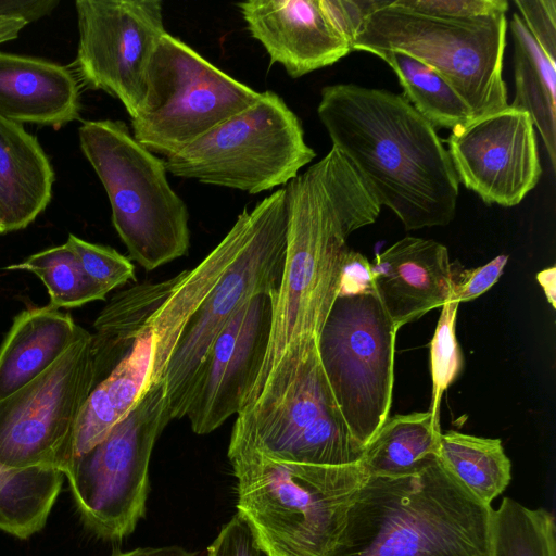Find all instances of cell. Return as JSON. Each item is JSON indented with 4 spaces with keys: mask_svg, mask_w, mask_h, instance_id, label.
I'll return each mask as SVG.
<instances>
[{
    "mask_svg": "<svg viewBox=\"0 0 556 556\" xmlns=\"http://www.w3.org/2000/svg\"><path fill=\"white\" fill-rule=\"evenodd\" d=\"M98 383L92 336L83 330L46 371L0 402V465L64 473L78 419Z\"/></svg>",
    "mask_w": 556,
    "mask_h": 556,
    "instance_id": "obj_12",
    "label": "cell"
},
{
    "mask_svg": "<svg viewBox=\"0 0 556 556\" xmlns=\"http://www.w3.org/2000/svg\"><path fill=\"white\" fill-rule=\"evenodd\" d=\"M493 508L440 463L367 477L325 556H491Z\"/></svg>",
    "mask_w": 556,
    "mask_h": 556,
    "instance_id": "obj_3",
    "label": "cell"
},
{
    "mask_svg": "<svg viewBox=\"0 0 556 556\" xmlns=\"http://www.w3.org/2000/svg\"><path fill=\"white\" fill-rule=\"evenodd\" d=\"M505 14L451 20L378 0L354 38L353 51L406 54L437 72L467 103L475 118L506 109L503 78Z\"/></svg>",
    "mask_w": 556,
    "mask_h": 556,
    "instance_id": "obj_5",
    "label": "cell"
},
{
    "mask_svg": "<svg viewBox=\"0 0 556 556\" xmlns=\"http://www.w3.org/2000/svg\"><path fill=\"white\" fill-rule=\"evenodd\" d=\"M7 270H27L35 274L48 289L54 308L77 307L104 300L106 292L84 271L74 252L64 243L30 255Z\"/></svg>",
    "mask_w": 556,
    "mask_h": 556,
    "instance_id": "obj_29",
    "label": "cell"
},
{
    "mask_svg": "<svg viewBox=\"0 0 556 556\" xmlns=\"http://www.w3.org/2000/svg\"><path fill=\"white\" fill-rule=\"evenodd\" d=\"M83 330L51 305L21 312L0 346V402L52 366Z\"/></svg>",
    "mask_w": 556,
    "mask_h": 556,
    "instance_id": "obj_21",
    "label": "cell"
},
{
    "mask_svg": "<svg viewBox=\"0 0 556 556\" xmlns=\"http://www.w3.org/2000/svg\"><path fill=\"white\" fill-rule=\"evenodd\" d=\"M230 464L237 514L269 556H325L367 478L359 464L316 466L261 457Z\"/></svg>",
    "mask_w": 556,
    "mask_h": 556,
    "instance_id": "obj_4",
    "label": "cell"
},
{
    "mask_svg": "<svg viewBox=\"0 0 556 556\" xmlns=\"http://www.w3.org/2000/svg\"><path fill=\"white\" fill-rule=\"evenodd\" d=\"M76 72L85 86L118 99L130 118L146 97L147 73L164 27L160 0H77Z\"/></svg>",
    "mask_w": 556,
    "mask_h": 556,
    "instance_id": "obj_13",
    "label": "cell"
},
{
    "mask_svg": "<svg viewBox=\"0 0 556 556\" xmlns=\"http://www.w3.org/2000/svg\"><path fill=\"white\" fill-rule=\"evenodd\" d=\"M172 421L165 379L152 383L130 413L64 471L86 527L117 542L146 515L149 464L157 438Z\"/></svg>",
    "mask_w": 556,
    "mask_h": 556,
    "instance_id": "obj_8",
    "label": "cell"
},
{
    "mask_svg": "<svg viewBox=\"0 0 556 556\" xmlns=\"http://www.w3.org/2000/svg\"><path fill=\"white\" fill-rule=\"evenodd\" d=\"M508 255L501 254L489 263L456 271L452 265V301L468 302L488 291L501 277Z\"/></svg>",
    "mask_w": 556,
    "mask_h": 556,
    "instance_id": "obj_35",
    "label": "cell"
},
{
    "mask_svg": "<svg viewBox=\"0 0 556 556\" xmlns=\"http://www.w3.org/2000/svg\"><path fill=\"white\" fill-rule=\"evenodd\" d=\"M155 334L150 321L90 393L77 422L74 456L102 441L153 383Z\"/></svg>",
    "mask_w": 556,
    "mask_h": 556,
    "instance_id": "obj_20",
    "label": "cell"
},
{
    "mask_svg": "<svg viewBox=\"0 0 556 556\" xmlns=\"http://www.w3.org/2000/svg\"><path fill=\"white\" fill-rule=\"evenodd\" d=\"M378 56L396 74L403 96L435 130H453L476 119L460 96L430 67L399 52Z\"/></svg>",
    "mask_w": 556,
    "mask_h": 556,
    "instance_id": "obj_27",
    "label": "cell"
},
{
    "mask_svg": "<svg viewBox=\"0 0 556 556\" xmlns=\"http://www.w3.org/2000/svg\"><path fill=\"white\" fill-rule=\"evenodd\" d=\"M315 156L299 117L266 90L164 163L175 177L257 194L287 185Z\"/></svg>",
    "mask_w": 556,
    "mask_h": 556,
    "instance_id": "obj_7",
    "label": "cell"
},
{
    "mask_svg": "<svg viewBox=\"0 0 556 556\" xmlns=\"http://www.w3.org/2000/svg\"><path fill=\"white\" fill-rule=\"evenodd\" d=\"M207 556H269L249 523L236 514L207 547Z\"/></svg>",
    "mask_w": 556,
    "mask_h": 556,
    "instance_id": "obj_34",
    "label": "cell"
},
{
    "mask_svg": "<svg viewBox=\"0 0 556 556\" xmlns=\"http://www.w3.org/2000/svg\"><path fill=\"white\" fill-rule=\"evenodd\" d=\"M76 255L86 275L106 293L136 280L135 266L116 250L91 243L70 233L65 242Z\"/></svg>",
    "mask_w": 556,
    "mask_h": 556,
    "instance_id": "obj_31",
    "label": "cell"
},
{
    "mask_svg": "<svg viewBox=\"0 0 556 556\" xmlns=\"http://www.w3.org/2000/svg\"><path fill=\"white\" fill-rule=\"evenodd\" d=\"M399 8L424 15L462 20L493 14H505L506 0H392Z\"/></svg>",
    "mask_w": 556,
    "mask_h": 556,
    "instance_id": "obj_32",
    "label": "cell"
},
{
    "mask_svg": "<svg viewBox=\"0 0 556 556\" xmlns=\"http://www.w3.org/2000/svg\"><path fill=\"white\" fill-rule=\"evenodd\" d=\"M374 291L370 263L358 252L349 249L341 275L339 294Z\"/></svg>",
    "mask_w": 556,
    "mask_h": 556,
    "instance_id": "obj_38",
    "label": "cell"
},
{
    "mask_svg": "<svg viewBox=\"0 0 556 556\" xmlns=\"http://www.w3.org/2000/svg\"><path fill=\"white\" fill-rule=\"evenodd\" d=\"M319 121L379 204L406 230L446 226L459 181L437 130L403 94L355 84L320 91Z\"/></svg>",
    "mask_w": 556,
    "mask_h": 556,
    "instance_id": "obj_2",
    "label": "cell"
},
{
    "mask_svg": "<svg viewBox=\"0 0 556 556\" xmlns=\"http://www.w3.org/2000/svg\"><path fill=\"white\" fill-rule=\"evenodd\" d=\"M459 303L450 300L442 306L437 328L430 342L432 399L428 412L439 419L442 394L457 379L463 369V355L456 340L455 325Z\"/></svg>",
    "mask_w": 556,
    "mask_h": 556,
    "instance_id": "obj_30",
    "label": "cell"
},
{
    "mask_svg": "<svg viewBox=\"0 0 556 556\" xmlns=\"http://www.w3.org/2000/svg\"><path fill=\"white\" fill-rule=\"evenodd\" d=\"M76 77L56 63L0 52V117L55 129L79 118Z\"/></svg>",
    "mask_w": 556,
    "mask_h": 556,
    "instance_id": "obj_19",
    "label": "cell"
},
{
    "mask_svg": "<svg viewBox=\"0 0 556 556\" xmlns=\"http://www.w3.org/2000/svg\"><path fill=\"white\" fill-rule=\"evenodd\" d=\"M514 4L539 47L556 63V1L515 0Z\"/></svg>",
    "mask_w": 556,
    "mask_h": 556,
    "instance_id": "obj_33",
    "label": "cell"
},
{
    "mask_svg": "<svg viewBox=\"0 0 556 556\" xmlns=\"http://www.w3.org/2000/svg\"><path fill=\"white\" fill-rule=\"evenodd\" d=\"M237 7L270 64H280L292 78L332 65L353 51L321 0H248Z\"/></svg>",
    "mask_w": 556,
    "mask_h": 556,
    "instance_id": "obj_17",
    "label": "cell"
},
{
    "mask_svg": "<svg viewBox=\"0 0 556 556\" xmlns=\"http://www.w3.org/2000/svg\"><path fill=\"white\" fill-rule=\"evenodd\" d=\"M321 4L338 30L352 43L364 17L378 4V0H321Z\"/></svg>",
    "mask_w": 556,
    "mask_h": 556,
    "instance_id": "obj_37",
    "label": "cell"
},
{
    "mask_svg": "<svg viewBox=\"0 0 556 556\" xmlns=\"http://www.w3.org/2000/svg\"><path fill=\"white\" fill-rule=\"evenodd\" d=\"M285 190L283 271L273 296L266 354L237 415L245 428L278 407L306 367L319 359L318 338L339 295L346 240L374 224L381 211L370 188L334 147Z\"/></svg>",
    "mask_w": 556,
    "mask_h": 556,
    "instance_id": "obj_1",
    "label": "cell"
},
{
    "mask_svg": "<svg viewBox=\"0 0 556 556\" xmlns=\"http://www.w3.org/2000/svg\"><path fill=\"white\" fill-rule=\"evenodd\" d=\"M0 233H5L4 223H3L1 213H0Z\"/></svg>",
    "mask_w": 556,
    "mask_h": 556,
    "instance_id": "obj_41",
    "label": "cell"
},
{
    "mask_svg": "<svg viewBox=\"0 0 556 556\" xmlns=\"http://www.w3.org/2000/svg\"><path fill=\"white\" fill-rule=\"evenodd\" d=\"M536 279L541 285L547 301L553 308H556V267L543 269L536 275Z\"/></svg>",
    "mask_w": 556,
    "mask_h": 556,
    "instance_id": "obj_40",
    "label": "cell"
},
{
    "mask_svg": "<svg viewBox=\"0 0 556 556\" xmlns=\"http://www.w3.org/2000/svg\"><path fill=\"white\" fill-rule=\"evenodd\" d=\"M375 293L399 330L452 298V263L445 245L407 236L370 263Z\"/></svg>",
    "mask_w": 556,
    "mask_h": 556,
    "instance_id": "obj_18",
    "label": "cell"
},
{
    "mask_svg": "<svg viewBox=\"0 0 556 556\" xmlns=\"http://www.w3.org/2000/svg\"><path fill=\"white\" fill-rule=\"evenodd\" d=\"M260 94L166 33L148 68L146 97L131 118L132 136L166 159L251 106Z\"/></svg>",
    "mask_w": 556,
    "mask_h": 556,
    "instance_id": "obj_9",
    "label": "cell"
},
{
    "mask_svg": "<svg viewBox=\"0 0 556 556\" xmlns=\"http://www.w3.org/2000/svg\"><path fill=\"white\" fill-rule=\"evenodd\" d=\"M78 136L130 258L153 270L188 253V208L169 185L164 159L140 144L122 121H86Z\"/></svg>",
    "mask_w": 556,
    "mask_h": 556,
    "instance_id": "obj_6",
    "label": "cell"
},
{
    "mask_svg": "<svg viewBox=\"0 0 556 556\" xmlns=\"http://www.w3.org/2000/svg\"><path fill=\"white\" fill-rule=\"evenodd\" d=\"M54 173L37 138L0 117V213L5 232L27 227L52 197Z\"/></svg>",
    "mask_w": 556,
    "mask_h": 556,
    "instance_id": "obj_22",
    "label": "cell"
},
{
    "mask_svg": "<svg viewBox=\"0 0 556 556\" xmlns=\"http://www.w3.org/2000/svg\"><path fill=\"white\" fill-rule=\"evenodd\" d=\"M63 477L55 468L0 465V530L20 539L40 531L61 491Z\"/></svg>",
    "mask_w": 556,
    "mask_h": 556,
    "instance_id": "obj_26",
    "label": "cell"
},
{
    "mask_svg": "<svg viewBox=\"0 0 556 556\" xmlns=\"http://www.w3.org/2000/svg\"><path fill=\"white\" fill-rule=\"evenodd\" d=\"M441 429L430 412L389 416L366 445L359 462L367 477L416 473L439 457Z\"/></svg>",
    "mask_w": 556,
    "mask_h": 556,
    "instance_id": "obj_23",
    "label": "cell"
},
{
    "mask_svg": "<svg viewBox=\"0 0 556 556\" xmlns=\"http://www.w3.org/2000/svg\"><path fill=\"white\" fill-rule=\"evenodd\" d=\"M491 556H556L554 515L504 497L492 510Z\"/></svg>",
    "mask_w": 556,
    "mask_h": 556,
    "instance_id": "obj_28",
    "label": "cell"
},
{
    "mask_svg": "<svg viewBox=\"0 0 556 556\" xmlns=\"http://www.w3.org/2000/svg\"><path fill=\"white\" fill-rule=\"evenodd\" d=\"M58 4L56 0H0V43L15 39L27 24Z\"/></svg>",
    "mask_w": 556,
    "mask_h": 556,
    "instance_id": "obj_36",
    "label": "cell"
},
{
    "mask_svg": "<svg viewBox=\"0 0 556 556\" xmlns=\"http://www.w3.org/2000/svg\"><path fill=\"white\" fill-rule=\"evenodd\" d=\"M273 296L244 303L215 338L195 378L186 416L195 434H208L238 415L262 367L270 332Z\"/></svg>",
    "mask_w": 556,
    "mask_h": 556,
    "instance_id": "obj_16",
    "label": "cell"
},
{
    "mask_svg": "<svg viewBox=\"0 0 556 556\" xmlns=\"http://www.w3.org/2000/svg\"><path fill=\"white\" fill-rule=\"evenodd\" d=\"M197 553L181 546L139 547L129 552H118L112 556H195Z\"/></svg>",
    "mask_w": 556,
    "mask_h": 556,
    "instance_id": "obj_39",
    "label": "cell"
},
{
    "mask_svg": "<svg viewBox=\"0 0 556 556\" xmlns=\"http://www.w3.org/2000/svg\"><path fill=\"white\" fill-rule=\"evenodd\" d=\"M396 332L375 291H366L339 294L319 333L327 383L364 448L391 409Z\"/></svg>",
    "mask_w": 556,
    "mask_h": 556,
    "instance_id": "obj_10",
    "label": "cell"
},
{
    "mask_svg": "<svg viewBox=\"0 0 556 556\" xmlns=\"http://www.w3.org/2000/svg\"><path fill=\"white\" fill-rule=\"evenodd\" d=\"M446 143L458 181L486 204H519L542 175L532 121L510 105L453 129Z\"/></svg>",
    "mask_w": 556,
    "mask_h": 556,
    "instance_id": "obj_15",
    "label": "cell"
},
{
    "mask_svg": "<svg viewBox=\"0 0 556 556\" xmlns=\"http://www.w3.org/2000/svg\"><path fill=\"white\" fill-rule=\"evenodd\" d=\"M364 446L350 431L320 362L295 382L282 403L247 433L230 438L229 462L261 457L277 463L349 466Z\"/></svg>",
    "mask_w": 556,
    "mask_h": 556,
    "instance_id": "obj_14",
    "label": "cell"
},
{
    "mask_svg": "<svg viewBox=\"0 0 556 556\" xmlns=\"http://www.w3.org/2000/svg\"><path fill=\"white\" fill-rule=\"evenodd\" d=\"M438 458L472 495L489 505L511 479V463L500 439L450 430L441 433Z\"/></svg>",
    "mask_w": 556,
    "mask_h": 556,
    "instance_id": "obj_25",
    "label": "cell"
},
{
    "mask_svg": "<svg viewBox=\"0 0 556 556\" xmlns=\"http://www.w3.org/2000/svg\"><path fill=\"white\" fill-rule=\"evenodd\" d=\"M514 41L515 99L539 130L551 166L556 168V63L539 47L519 14L509 22Z\"/></svg>",
    "mask_w": 556,
    "mask_h": 556,
    "instance_id": "obj_24",
    "label": "cell"
},
{
    "mask_svg": "<svg viewBox=\"0 0 556 556\" xmlns=\"http://www.w3.org/2000/svg\"><path fill=\"white\" fill-rule=\"evenodd\" d=\"M255 208L249 240L188 321L169 359L165 381L172 420L186 417L198 371L227 321L253 296H274L278 290L286 254L285 188L271 192Z\"/></svg>",
    "mask_w": 556,
    "mask_h": 556,
    "instance_id": "obj_11",
    "label": "cell"
}]
</instances>
